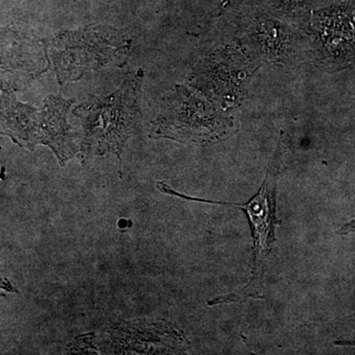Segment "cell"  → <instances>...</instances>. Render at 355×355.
Wrapping results in <instances>:
<instances>
[{
  "label": "cell",
  "instance_id": "11",
  "mask_svg": "<svg viewBox=\"0 0 355 355\" xmlns=\"http://www.w3.org/2000/svg\"><path fill=\"white\" fill-rule=\"evenodd\" d=\"M335 0H250L273 15L284 19L309 18L311 14Z\"/></svg>",
  "mask_w": 355,
  "mask_h": 355
},
{
  "label": "cell",
  "instance_id": "6",
  "mask_svg": "<svg viewBox=\"0 0 355 355\" xmlns=\"http://www.w3.org/2000/svg\"><path fill=\"white\" fill-rule=\"evenodd\" d=\"M251 62L241 51L224 46L210 51L196 65L188 84L219 108L227 112L241 103Z\"/></svg>",
  "mask_w": 355,
  "mask_h": 355
},
{
  "label": "cell",
  "instance_id": "1",
  "mask_svg": "<svg viewBox=\"0 0 355 355\" xmlns=\"http://www.w3.org/2000/svg\"><path fill=\"white\" fill-rule=\"evenodd\" d=\"M144 70L125 77L118 90L106 97L89 98L73 109L80 119L83 137L79 157L116 154L120 158L123 146L141 120L142 83Z\"/></svg>",
  "mask_w": 355,
  "mask_h": 355
},
{
  "label": "cell",
  "instance_id": "14",
  "mask_svg": "<svg viewBox=\"0 0 355 355\" xmlns=\"http://www.w3.org/2000/svg\"><path fill=\"white\" fill-rule=\"evenodd\" d=\"M336 343L338 345H352V347H355V338L352 340H343V342H336Z\"/></svg>",
  "mask_w": 355,
  "mask_h": 355
},
{
  "label": "cell",
  "instance_id": "9",
  "mask_svg": "<svg viewBox=\"0 0 355 355\" xmlns=\"http://www.w3.org/2000/svg\"><path fill=\"white\" fill-rule=\"evenodd\" d=\"M109 338L113 354H166L189 345L179 331L164 322L116 324Z\"/></svg>",
  "mask_w": 355,
  "mask_h": 355
},
{
  "label": "cell",
  "instance_id": "13",
  "mask_svg": "<svg viewBox=\"0 0 355 355\" xmlns=\"http://www.w3.org/2000/svg\"><path fill=\"white\" fill-rule=\"evenodd\" d=\"M246 1V0H223L224 4L225 6H229V4H242L244 3V2Z\"/></svg>",
  "mask_w": 355,
  "mask_h": 355
},
{
  "label": "cell",
  "instance_id": "4",
  "mask_svg": "<svg viewBox=\"0 0 355 355\" xmlns=\"http://www.w3.org/2000/svg\"><path fill=\"white\" fill-rule=\"evenodd\" d=\"M235 130L234 119L227 112L189 84H179L161 102L149 137L209 146L227 139Z\"/></svg>",
  "mask_w": 355,
  "mask_h": 355
},
{
  "label": "cell",
  "instance_id": "2",
  "mask_svg": "<svg viewBox=\"0 0 355 355\" xmlns=\"http://www.w3.org/2000/svg\"><path fill=\"white\" fill-rule=\"evenodd\" d=\"M132 40L111 26L92 24L55 33L44 40L50 69L60 86L89 72L123 67L132 51Z\"/></svg>",
  "mask_w": 355,
  "mask_h": 355
},
{
  "label": "cell",
  "instance_id": "10",
  "mask_svg": "<svg viewBox=\"0 0 355 355\" xmlns=\"http://www.w3.org/2000/svg\"><path fill=\"white\" fill-rule=\"evenodd\" d=\"M254 7L250 26L251 41L261 58L275 64H288L297 51V37L286 19L261 7Z\"/></svg>",
  "mask_w": 355,
  "mask_h": 355
},
{
  "label": "cell",
  "instance_id": "5",
  "mask_svg": "<svg viewBox=\"0 0 355 355\" xmlns=\"http://www.w3.org/2000/svg\"><path fill=\"white\" fill-rule=\"evenodd\" d=\"M284 157V146L280 140L275 149V155L268 167L265 179L258 193L246 203H229L212 202L189 198L191 200L214 203V205H231L241 207L249 220L254 241V268L252 277L241 291L228 295L219 296L209 301V305L225 304V303H242L250 299L263 298V282L266 261L272 252L275 241V226L279 223L277 217V184L280 166Z\"/></svg>",
  "mask_w": 355,
  "mask_h": 355
},
{
  "label": "cell",
  "instance_id": "3",
  "mask_svg": "<svg viewBox=\"0 0 355 355\" xmlns=\"http://www.w3.org/2000/svg\"><path fill=\"white\" fill-rule=\"evenodd\" d=\"M74 99L50 94L41 109L18 101L13 92L1 91V135L14 144L33 151L38 144L48 146L60 165L80 151L74 139L76 135L67 121Z\"/></svg>",
  "mask_w": 355,
  "mask_h": 355
},
{
  "label": "cell",
  "instance_id": "8",
  "mask_svg": "<svg viewBox=\"0 0 355 355\" xmlns=\"http://www.w3.org/2000/svg\"><path fill=\"white\" fill-rule=\"evenodd\" d=\"M50 69L44 40L24 33L2 30L1 91L25 90L41 74Z\"/></svg>",
  "mask_w": 355,
  "mask_h": 355
},
{
  "label": "cell",
  "instance_id": "7",
  "mask_svg": "<svg viewBox=\"0 0 355 355\" xmlns=\"http://www.w3.org/2000/svg\"><path fill=\"white\" fill-rule=\"evenodd\" d=\"M312 30L320 33L326 62L336 69L355 64V0H335L310 15Z\"/></svg>",
  "mask_w": 355,
  "mask_h": 355
},
{
  "label": "cell",
  "instance_id": "12",
  "mask_svg": "<svg viewBox=\"0 0 355 355\" xmlns=\"http://www.w3.org/2000/svg\"><path fill=\"white\" fill-rule=\"evenodd\" d=\"M354 231H355V218L349 221V223L345 224V225L338 231V234L347 235L354 232Z\"/></svg>",
  "mask_w": 355,
  "mask_h": 355
}]
</instances>
